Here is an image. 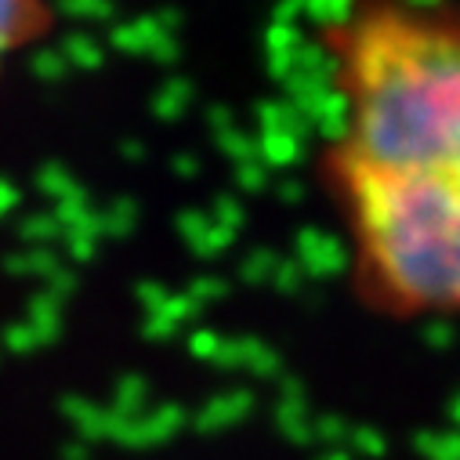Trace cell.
<instances>
[{"label": "cell", "instance_id": "14", "mask_svg": "<svg viewBox=\"0 0 460 460\" xmlns=\"http://www.w3.org/2000/svg\"><path fill=\"white\" fill-rule=\"evenodd\" d=\"M30 73L40 80V84H62L66 73H69V62L62 58V51H37L30 58Z\"/></svg>", "mask_w": 460, "mask_h": 460}, {"label": "cell", "instance_id": "18", "mask_svg": "<svg viewBox=\"0 0 460 460\" xmlns=\"http://www.w3.org/2000/svg\"><path fill=\"white\" fill-rule=\"evenodd\" d=\"M269 185H272V171H269L261 160L236 167V189H240V192H265Z\"/></svg>", "mask_w": 460, "mask_h": 460}, {"label": "cell", "instance_id": "13", "mask_svg": "<svg viewBox=\"0 0 460 460\" xmlns=\"http://www.w3.org/2000/svg\"><path fill=\"white\" fill-rule=\"evenodd\" d=\"M87 214H91V196H87V189H84V185H76L66 199H58V203H55V221H58L62 228L80 225Z\"/></svg>", "mask_w": 460, "mask_h": 460}, {"label": "cell", "instance_id": "2", "mask_svg": "<svg viewBox=\"0 0 460 460\" xmlns=\"http://www.w3.org/2000/svg\"><path fill=\"white\" fill-rule=\"evenodd\" d=\"M164 37H171V33L156 22V15H142V19H135V22L112 26L109 44L117 48V51H124V55H149Z\"/></svg>", "mask_w": 460, "mask_h": 460}, {"label": "cell", "instance_id": "16", "mask_svg": "<svg viewBox=\"0 0 460 460\" xmlns=\"http://www.w3.org/2000/svg\"><path fill=\"white\" fill-rule=\"evenodd\" d=\"M58 8H62V15L87 19V22H102V19H109L112 12H117L112 0H58Z\"/></svg>", "mask_w": 460, "mask_h": 460}, {"label": "cell", "instance_id": "25", "mask_svg": "<svg viewBox=\"0 0 460 460\" xmlns=\"http://www.w3.org/2000/svg\"><path fill=\"white\" fill-rule=\"evenodd\" d=\"M207 124H210L214 135H221V131H233L236 128V117H233V109H228V105H210L207 109Z\"/></svg>", "mask_w": 460, "mask_h": 460}, {"label": "cell", "instance_id": "26", "mask_svg": "<svg viewBox=\"0 0 460 460\" xmlns=\"http://www.w3.org/2000/svg\"><path fill=\"white\" fill-rule=\"evenodd\" d=\"M171 171H174V178L192 181V178H199V160L192 153H174L171 156Z\"/></svg>", "mask_w": 460, "mask_h": 460}, {"label": "cell", "instance_id": "29", "mask_svg": "<svg viewBox=\"0 0 460 460\" xmlns=\"http://www.w3.org/2000/svg\"><path fill=\"white\" fill-rule=\"evenodd\" d=\"M156 22H160L171 37H178V30H181V12H178V8H160V12H156Z\"/></svg>", "mask_w": 460, "mask_h": 460}, {"label": "cell", "instance_id": "33", "mask_svg": "<svg viewBox=\"0 0 460 460\" xmlns=\"http://www.w3.org/2000/svg\"><path fill=\"white\" fill-rule=\"evenodd\" d=\"M402 4H410V8H442L446 0H402Z\"/></svg>", "mask_w": 460, "mask_h": 460}, {"label": "cell", "instance_id": "11", "mask_svg": "<svg viewBox=\"0 0 460 460\" xmlns=\"http://www.w3.org/2000/svg\"><path fill=\"white\" fill-rule=\"evenodd\" d=\"M80 181L69 174V167L66 164H58V160H51V164H44L40 171H37V189L44 192V196H51L55 203L58 199H66L73 189H76Z\"/></svg>", "mask_w": 460, "mask_h": 460}, {"label": "cell", "instance_id": "28", "mask_svg": "<svg viewBox=\"0 0 460 460\" xmlns=\"http://www.w3.org/2000/svg\"><path fill=\"white\" fill-rule=\"evenodd\" d=\"M276 196H279L283 203H301V199H305V185H301L297 178H283V181L276 185Z\"/></svg>", "mask_w": 460, "mask_h": 460}, {"label": "cell", "instance_id": "20", "mask_svg": "<svg viewBox=\"0 0 460 460\" xmlns=\"http://www.w3.org/2000/svg\"><path fill=\"white\" fill-rule=\"evenodd\" d=\"M233 243H236V233H233V228H221V225H214V221H210L207 236H203V240H199L192 251H196V254H203V258H214V254L228 251Z\"/></svg>", "mask_w": 460, "mask_h": 460}, {"label": "cell", "instance_id": "30", "mask_svg": "<svg viewBox=\"0 0 460 460\" xmlns=\"http://www.w3.org/2000/svg\"><path fill=\"white\" fill-rule=\"evenodd\" d=\"M120 156H124L128 164H142V160L149 156V149H146L138 138H128V142H120Z\"/></svg>", "mask_w": 460, "mask_h": 460}, {"label": "cell", "instance_id": "6", "mask_svg": "<svg viewBox=\"0 0 460 460\" xmlns=\"http://www.w3.org/2000/svg\"><path fill=\"white\" fill-rule=\"evenodd\" d=\"M297 73L315 76V80H323V84H333V80L344 73V62H341L337 55H330L326 48L305 40L301 51H297Z\"/></svg>", "mask_w": 460, "mask_h": 460}, {"label": "cell", "instance_id": "23", "mask_svg": "<svg viewBox=\"0 0 460 460\" xmlns=\"http://www.w3.org/2000/svg\"><path fill=\"white\" fill-rule=\"evenodd\" d=\"M276 265V254H269V251H258V254H251L247 261H243V279H251V283H258L261 276H269V269Z\"/></svg>", "mask_w": 460, "mask_h": 460}, {"label": "cell", "instance_id": "31", "mask_svg": "<svg viewBox=\"0 0 460 460\" xmlns=\"http://www.w3.org/2000/svg\"><path fill=\"white\" fill-rule=\"evenodd\" d=\"M69 251H73V258H91L94 254V240H87V236H69Z\"/></svg>", "mask_w": 460, "mask_h": 460}, {"label": "cell", "instance_id": "22", "mask_svg": "<svg viewBox=\"0 0 460 460\" xmlns=\"http://www.w3.org/2000/svg\"><path fill=\"white\" fill-rule=\"evenodd\" d=\"M301 15H305V0H276V8H272L276 26H297Z\"/></svg>", "mask_w": 460, "mask_h": 460}, {"label": "cell", "instance_id": "9", "mask_svg": "<svg viewBox=\"0 0 460 460\" xmlns=\"http://www.w3.org/2000/svg\"><path fill=\"white\" fill-rule=\"evenodd\" d=\"M214 146L221 149V156H228V160L236 164V167H243V164H254V160H261L258 138L243 135L240 128H233V131H221V135H214Z\"/></svg>", "mask_w": 460, "mask_h": 460}, {"label": "cell", "instance_id": "1", "mask_svg": "<svg viewBox=\"0 0 460 460\" xmlns=\"http://www.w3.org/2000/svg\"><path fill=\"white\" fill-rule=\"evenodd\" d=\"M297 258L312 276H337L349 269V247L323 228H301L297 233Z\"/></svg>", "mask_w": 460, "mask_h": 460}, {"label": "cell", "instance_id": "27", "mask_svg": "<svg viewBox=\"0 0 460 460\" xmlns=\"http://www.w3.org/2000/svg\"><path fill=\"white\" fill-rule=\"evenodd\" d=\"M19 203H22V192H19L8 178H0V217H8Z\"/></svg>", "mask_w": 460, "mask_h": 460}, {"label": "cell", "instance_id": "5", "mask_svg": "<svg viewBox=\"0 0 460 460\" xmlns=\"http://www.w3.org/2000/svg\"><path fill=\"white\" fill-rule=\"evenodd\" d=\"M189 102H192V84H189L185 76H174V80H167V84L153 94V117L164 120V124H174V120L185 117Z\"/></svg>", "mask_w": 460, "mask_h": 460}, {"label": "cell", "instance_id": "12", "mask_svg": "<svg viewBox=\"0 0 460 460\" xmlns=\"http://www.w3.org/2000/svg\"><path fill=\"white\" fill-rule=\"evenodd\" d=\"M102 225H105L109 236H131V228L138 225V203H135L131 196L112 199L109 210L102 214Z\"/></svg>", "mask_w": 460, "mask_h": 460}, {"label": "cell", "instance_id": "34", "mask_svg": "<svg viewBox=\"0 0 460 460\" xmlns=\"http://www.w3.org/2000/svg\"><path fill=\"white\" fill-rule=\"evenodd\" d=\"M12 40H15V33H8V30H0V55H4V51L12 48Z\"/></svg>", "mask_w": 460, "mask_h": 460}, {"label": "cell", "instance_id": "7", "mask_svg": "<svg viewBox=\"0 0 460 460\" xmlns=\"http://www.w3.org/2000/svg\"><path fill=\"white\" fill-rule=\"evenodd\" d=\"M258 149H261V164L269 171L272 167H297L305 160V142L290 138V135H261Z\"/></svg>", "mask_w": 460, "mask_h": 460}, {"label": "cell", "instance_id": "15", "mask_svg": "<svg viewBox=\"0 0 460 460\" xmlns=\"http://www.w3.org/2000/svg\"><path fill=\"white\" fill-rule=\"evenodd\" d=\"M305 44V33L297 26H269L265 33V55H297Z\"/></svg>", "mask_w": 460, "mask_h": 460}, {"label": "cell", "instance_id": "32", "mask_svg": "<svg viewBox=\"0 0 460 460\" xmlns=\"http://www.w3.org/2000/svg\"><path fill=\"white\" fill-rule=\"evenodd\" d=\"M55 261H51V254H33L30 258V269H51Z\"/></svg>", "mask_w": 460, "mask_h": 460}, {"label": "cell", "instance_id": "3", "mask_svg": "<svg viewBox=\"0 0 460 460\" xmlns=\"http://www.w3.org/2000/svg\"><path fill=\"white\" fill-rule=\"evenodd\" d=\"M254 117H258L261 135H290V138H301L305 142L315 131L287 98L283 102H258L254 105Z\"/></svg>", "mask_w": 460, "mask_h": 460}, {"label": "cell", "instance_id": "21", "mask_svg": "<svg viewBox=\"0 0 460 460\" xmlns=\"http://www.w3.org/2000/svg\"><path fill=\"white\" fill-rule=\"evenodd\" d=\"M174 225H178V233L196 247L203 236H207V228H210V217L203 214V210H196V207H189V210H181L178 217H174Z\"/></svg>", "mask_w": 460, "mask_h": 460}, {"label": "cell", "instance_id": "24", "mask_svg": "<svg viewBox=\"0 0 460 460\" xmlns=\"http://www.w3.org/2000/svg\"><path fill=\"white\" fill-rule=\"evenodd\" d=\"M149 58H153L156 66H174V62L181 58V44H178V37H164V40L149 51Z\"/></svg>", "mask_w": 460, "mask_h": 460}, {"label": "cell", "instance_id": "4", "mask_svg": "<svg viewBox=\"0 0 460 460\" xmlns=\"http://www.w3.org/2000/svg\"><path fill=\"white\" fill-rule=\"evenodd\" d=\"M315 131L330 146H349V138H352V94L349 91H341V87L330 91L319 120H315Z\"/></svg>", "mask_w": 460, "mask_h": 460}, {"label": "cell", "instance_id": "8", "mask_svg": "<svg viewBox=\"0 0 460 460\" xmlns=\"http://www.w3.org/2000/svg\"><path fill=\"white\" fill-rule=\"evenodd\" d=\"M62 58L69 62V66H76V69H102V62H105V51H102V44L94 40V37H87V33H69L66 40H62Z\"/></svg>", "mask_w": 460, "mask_h": 460}, {"label": "cell", "instance_id": "17", "mask_svg": "<svg viewBox=\"0 0 460 460\" xmlns=\"http://www.w3.org/2000/svg\"><path fill=\"white\" fill-rule=\"evenodd\" d=\"M247 221V210H243V203L236 199V196H228V192H221L217 199H214V225H221V228H236Z\"/></svg>", "mask_w": 460, "mask_h": 460}, {"label": "cell", "instance_id": "19", "mask_svg": "<svg viewBox=\"0 0 460 460\" xmlns=\"http://www.w3.org/2000/svg\"><path fill=\"white\" fill-rule=\"evenodd\" d=\"M22 240H37V243H44V240H55L58 233H62V225L55 221V214H30L26 221H22Z\"/></svg>", "mask_w": 460, "mask_h": 460}, {"label": "cell", "instance_id": "10", "mask_svg": "<svg viewBox=\"0 0 460 460\" xmlns=\"http://www.w3.org/2000/svg\"><path fill=\"white\" fill-rule=\"evenodd\" d=\"M352 12H356V0H305V15L330 30L349 26Z\"/></svg>", "mask_w": 460, "mask_h": 460}]
</instances>
